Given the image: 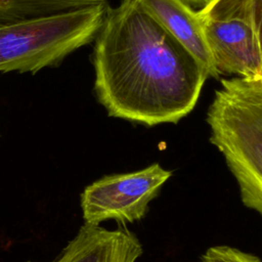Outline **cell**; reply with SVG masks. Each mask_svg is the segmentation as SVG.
Returning a JSON list of instances; mask_svg holds the SVG:
<instances>
[{"mask_svg": "<svg viewBox=\"0 0 262 262\" xmlns=\"http://www.w3.org/2000/svg\"><path fill=\"white\" fill-rule=\"evenodd\" d=\"M94 90L110 117L156 126L195 106L208 72L140 0L108 7L95 37Z\"/></svg>", "mask_w": 262, "mask_h": 262, "instance_id": "cell-1", "label": "cell"}, {"mask_svg": "<svg viewBox=\"0 0 262 262\" xmlns=\"http://www.w3.org/2000/svg\"><path fill=\"white\" fill-rule=\"evenodd\" d=\"M206 121L243 204L262 217V78L221 80Z\"/></svg>", "mask_w": 262, "mask_h": 262, "instance_id": "cell-2", "label": "cell"}, {"mask_svg": "<svg viewBox=\"0 0 262 262\" xmlns=\"http://www.w3.org/2000/svg\"><path fill=\"white\" fill-rule=\"evenodd\" d=\"M108 5L0 25V72L35 74L57 67L69 54L93 41Z\"/></svg>", "mask_w": 262, "mask_h": 262, "instance_id": "cell-3", "label": "cell"}, {"mask_svg": "<svg viewBox=\"0 0 262 262\" xmlns=\"http://www.w3.org/2000/svg\"><path fill=\"white\" fill-rule=\"evenodd\" d=\"M171 176L172 171L159 163L130 173L103 176L86 186L81 194L85 223L98 225L116 220L124 224L142 219L149 203Z\"/></svg>", "mask_w": 262, "mask_h": 262, "instance_id": "cell-4", "label": "cell"}, {"mask_svg": "<svg viewBox=\"0 0 262 262\" xmlns=\"http://www.w3.org/2000/svg\"><path fill=\"white\" fill-rule=\"evenodd\" d=\"M202 17V16H201ZM217 77L262 78V55L251 20L239 14L202 17Z\"/></svg>", "mask_w": 262, "mask_h": 262, "instance_id": "cell-5", "label": "cell"}, {"mask_svg": "<svg viewBox=\"0 0 262 262\" xmlns=\"http://www.w3.org/2000/svg\"><path fill=\"white\" fill-rule=\"evenodd\" d=\"M142 253L141 243L127 227L108 230L84 223L74 238L49 262H136Z\"/></svg>", "mask_w": 262, "mask_h": 262, "instance_id": "cell-6", "label": "cell"}, {"mask_svg": "<svg viewBox=\"0 0 262 262\" xmlns=\"http://www.w3.org/2000/svg\"><path fill=\"white\" fill-rule=\"evenodd\" d=\"M157 20L217 78L204 34L203 19L185 0H140Z\"/></svg>", "mask_w": 262, "mask_h": 262, "instance_id": "cell-7", "label": "cell"}, {"mask_svg": "<svg viewBox=\"0 0 262 262\" xmlns=\"http://www.w3.org/2000/svg\"><path fill=\"white\" fill-rule=\"evenodd\" d=\"M108 5L107 0H0V25Z\"/></svg>", "mask_w": 262, "mask_h": 262, "instance_id": "cell-8", "label": "cell"}, {"mask_svg": "<svg viewBox=\"0 0 262 262\" xmlns=\"http://www.w3.org/2000/svg\"><path fill=\"white\" fill-rule=\"evenodd\" d=\"M202 17L239 14L248 17L256 32L262 55V0H213L199 10Z\"/></svg>", "mask_w": 262, "mask_h": 262, "instance_id": "cell-9", "label": "cell"}, {"mask_svg": "<svg viewBox=\"0 0 262 262\" xmlns=\"http://www.w3.org/2000/svg\"><path fill=\"white\" fill-rule=\"evenodd\" d=\"M201 262H262V260L251 253L221 245L209 248L203 254Z\"/></svg>", "mask_w": 262, "mask_h": 262, "instance_id": "cell-10", "label": "cell"}, {"mask_svg": "<svg viewBox=\"0 0 262 262\" xmlns=\"http://www.w3.org/2000/svg\"><path fill=\"white\" fill-rule=\"evenodd\" d=\"M186 2H188L191 6H196L200 9L205 7L207 4H209L211 1L213 0H185Z\"/></svg>", "mask_w": 262, "mask_h": 262, "instance_id": "cell-11", "label": "cell"}]
</instances>
